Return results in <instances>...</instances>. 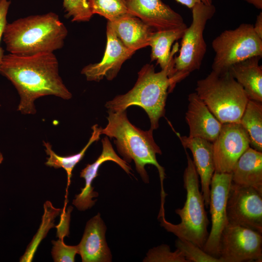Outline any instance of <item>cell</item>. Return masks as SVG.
Here are the masks:
<instances>
[{
    "label": "cell",
    "instance_id": "obj_3",
    "mask_svg": "<svg viewBox=\"0 0 262 262\" xmlns=\"http://www.w3.org/2000/svg\"><path fill=\"white\" fill-rule=\"evenodd\" d=\"M108 123L102 129L101 134L114 139V143L120 155L126 162L133 161L136 170L145 183L149 182V178L145 167L152 164L157 168L161 185V203L164 204L166 196L163 182L164 169L157 161L156 154L162 151L155 143L153 131H143L132 124L128 118L126 110L113 112L108 110Z\"/></svg>",
    "mask_w": 262,
    "mask_h": 262
},
{
    "label": "cell",
    "instance_id": "obj_28",
    "mask_svg": "<svg viewBox=\"0 0 262 262\" xmlns=\"http://www.w3.org/2000/svg\"><path fill=\"white\" fill-rule=\"evenodd\" d=\"M144 261L188 262L179 250L171 252L169 246L164 244L150 249Z\"/></svg>",
    "mask_w": 262,
    "mask_h": 262
},
{
    "label": "cell",
    "instance_id": "obj_2",
    "mask_svg": "<svg viewBox=\"0 0 262 262\" xmlns=\"http://www.w3.org/2000/svg\"><path fill=\"white\" fill-rule=\"evenodd\" d=\"M67 34V29L58 15L49 12L7 23L2 37L10 53L30 56L61 49Z\"/></svg>",
    "mask_w": 262,
    "mask_h": 262
},
{
    "label": "cell",
    "instance_id": "obj_25",
    "mask_svg": "<svg viewBox=\"0 0 262 262\" xmlns=\"http://www.w3.org/2000/svg\"><path fill=\"white\" fill-rule=\"evenodd\" d=\"M93 14H98L108 21L115 22L132 16L129 12L125 0H89Z\"/></svg>",
    "mask_w": 262,
    "mask_h": 262
},
{
    "label": "cell",
    "instance_id": "obj_36",
    "mask_svg": "<svg viewBox=\"0 0 262 262\" xmlns=\"http://www.w3.org/2000/svg\"></svg>",
    "mask_w": 262,
    "mask_h": 262
},
{
    "label": "cell",
    "instance_id": "obj_15",
    "mask_svg": "<svg viewBox=\"0 0 262 262\" xmlns=\"http://www.w3.org/2000/svg\"><path fill=\"white\" fill-rule=\"evenodd\" d=\"M102 150L100 156L92 164H88L80 173V177L85 180L84 187L81 188V193L75 196L72 204L79 210L84 211L92 207L96 200H92L98 196V193L93 191L92 183L98 176V170L100 165L108 161H113L119 165L127 174H132V169L127 162L121 159L115 151L112 145L107 137L101 140Z\"/></svg>",
    "mask_w": 262,
    "mask_h": 262
},
{
    "label": "cell",
    "instance_id": "obj_20",
    "mask_svg": "<svg viewBox=\"0 0 262 262\" xmlns=\"http://www.w3.org/2000/svg\"><path fill=\"white\" fill-rule=\"evenodd\" d=\"M231 174L232 183L262 193V152L249 147L238 159Z\"/></svg>",
    "mask_w": 262,
    "mask_h": 262
},
{
    "label": "cell",
    "instance_id": "obj_32",
    "mask_svg": "<svg viewBox=\"0 0 262 262\" xmlns=\"http://www.w3.org/2000/svg\"><path fill=\"white\" fill-rule=\"evenodd\" d=\"M178 3L191 9L196 3L213 4V0H175Z\"/></svg>",
    "mask_w": 262,
    "mask_h": 262
},
{
    "label": "cell",
    "instance_id": "obj_4",
    "mask_svg": "<svg viewBox=\"0 0 262 262\" xmlns=\"http://www.w3.org/2000/svg\"><path fill=\"white\" fill-rule=\"evenodd\" d=\"M170 72L161 69L156 72L153 65L147 64L138 73L134 86L126 94L118 95L107 101L105 106L108 110L118 112L126 110L136 105L147 114L152 130L159 127L160 119L164 116L168 93H170Z\"/></svg>",
    "mask_w": 262,
    "mask_h": 262
},
{
    "label": "cell",
    "instance_id": "obj_26",
    "mask_svg": "<svg viewBox=\"0 0 262 262\" xmlns=\"http://www.w3.org/2000/svg\"><path fill=\"white\" fill-rule=\"evenodd\" d=\"M175 246L188 262H221L218 258L205 252L203 249L185 239L178 238Z\"/></svg>",
    "mask_w": 262,
    "mask_h": 262
},
{
    "label": "cell",
    "instance_id": "obj_19",
    "mask_svg": "<svg viewBox=\"0 0 262 262\" xmlns=\"http://www.w3.org/2000/svg\"><path fill=\"white\" fill-rule=\"evenodd\" d=\"M109 22L122 44L134 52L148 46L151 36L155 31L139 18L133 16L115 22Z\"/></svg>",
    "mask_w": 262,
    "mask_h": 262
},
{
    "label": "cell",
    "instance_id": "obj_9",
    "mask_svg": "<svg viewBox=\"0 0 262 262\" xmlns=\"http://www.w3.org/2000/svg\"><path fill=\"white\" fill-rule=\"evenodd\" d=\"M262 234L228 223L221 234L218 258L221 262H262Z\"/></svg>",
    "mask_w": 262,
    "mask_h": 262
},
{
    "label": "cell",
    "instance_id": "obj_6",
    "mask_svg": "<svg viewBox=\"0 0 262 262\" xmlns=\"http://www.w3.org/2000/svg\"><path fill=\"white\" fill-rule=\"evenodd\" d=\"M196 93L222 124L239 123L249 100L242 87L229 71H212L198 80Z\"/></svg>",
    "mask_w": 262,
    "mask_h": 262
},
{
    "label": "cell",
    "instance_id": "obj_8",
    "mask_svg": "<svg viewBox=\"0 0 262 262\" xmlns=\"http://www.w3.org/2000/svg\"><path fill=\"white\" fill-rule=\"evenodd\" d=\"M212 46L215 52L212 70L217 72L229 71L233 65L248 58L262 57V38L251 24L225 30L213 40Z\"/></svg>",
    "mask_w": 262,
    "mask_h": 262
},
{
    "label": "cell",
    "instance_id": "obj_24",
    "mask_svg": "<svg viewBox=\"0 0 262 262\" xmlns=\"http://www.w3.org/2000/svg\"><path fill=\"white\" fill-rule=\"evenodd\" d=\"M239 123L248 135L250 147L262 152V102L249 99Z\"/></svg>",
    "mask_w": 262,
    "mask_h": 262
},
{
    "label": "cell",
    "instance_id": "obj_35",
    "mask_svg": "<svg viewBox=\"0 0 262 262\" xmlns=\"http://www.w3.org/2000/svg\"><path fill=\"white\" fill-rule=\"evenodd\" d=\"M3 160V157L2 153L0 152V164L2 163Z\"/></svg>",
    "mask_w": 262,
    "mask_h": 262
},
{
    "label": "cell",
    "instance_id": "obj_31",
    "mask_svg": "<svg viewBox=\"0 0 262 262\" xmlns=\"http://www.w3.org/2000/svg\"><path fill=\"white\" fill-rule=\"evenodd\" d=\"M72 210V207H69L66 212L63 211L60 222L56 227L57 229V236L59 239L63 240L65 236H68L70 215Z\"/></svg>",
    "mask_w": 262,
    "mask_h": 262
},
{
    "label": "cell",
    "instance_id": "obj_14",
    "mask_svg": "<svg viewBox=\"0 0 262 262\" xmlns=\"http://www.w3.org/2000/svg\"><path fill=\"white\" fill-rule=\"evenodd\" d=\"M130 13L155 31L186 28L182 16L162 0H125Z\"/></svg>",
    "mask_w": 262,
    "mask_h": 262
},
{
    "label": "cell",
    "instance_id": "obj_22",
    "mask_svg": "<svg viewBox=\"0 0 262 262\" xmlns=\"http://www.w3.org/2000/svg\"><path fill=\"white\" fill-rule=\"evenodd\" d=\"M186 29L155 31L151 36L149 44L151 61H156L161 69L169 70V78L173 72L174 56L179 50V45L176 43L172 50L171 47L175 41L181 38Z\"/></svg>",
    "mask_w": 262,
    "mask_h": 262
},
{
    "label": "cell",
    "instance_id": "obj_1",
    "mask_svg": "<svg viewBox=\"0 0 262 262\" xmlns=\"http://www.w3.org/2000/svg\"><path fill=\"white\" fill-rule=\"evenodd\" d=\"M0 73L16 89L20 97L17 111L24 115L36 113L34 101L40 97L52 95L68 100L72 97L59 75L58 61L53 52L4 55Z\"/></svg>",
    "mask_w": 262,
    "mask_h": 262
},
{
    "label": "cell",
    "instance_id": "obj_34",
    "mask_svg": "<svg viewBox=\"0 0 262 262\" xmlns=\"http://www.w3.org/2000/svg\"><path fill=\"white\" fill-rule=\"evenodd\" d=\"M259 10L262 9V0H243Z\"/></svg>",
    "mask_w": 262,
    "mask_h": 262
},
{
    "label": "cell",
    "instance_id": "obj_33",
    "mask_svg": "<svg viewBox=\"0 0 262 262\" xmlns=\"http://www.w3.org/2000/svg\"><path fill=\"white\" fill-rule=\"evenodd\" d=\"M253 29L255 33L262 38V12H261L257 15L255 24L253 25Z\"/></svg>",
    "mask_w": 262,
    "mask_h": 262
},
{
    "label": "cell",
    "instance_id": "obj_23",
    "mask_svg": "<svg viewBox=\"0 0 262 262\" xmlns=\"http://www.w3.org/2000/svg\"><path fill=\"white\" fill-rule=\"evenodd\" d=\"M102 129L101 127H98V124L93 125L92 127L91 136L85 146L79 153L67 156H61L57 155L52 150L50 143L44 141L43 145L46 147L45 151L49 156L47 158L45 164L55 168H64L67 174V186H68L74 168L82 160L90 146L99 139Z\"/></svg>",
    "mask_w": 262,
    "mask_h": 262
},
{
    "label": "cell",
    "instance_id": "obj_18",
    "mask_svg": "<svg viewBox=\"0 0 262 262\" xmlns=\"http://www.w3.org/2000/svg\"><path fill=\"white\" fill-rule=\"evenodd\" d=\"M106 226L100 213L87 223L82 238L79 245L78 254L83 262H108L112 254L105 239Z\"/></svg>",
    "mask_w": 262,
    "mask_h": 262
},
{
    "label": "cell",
    "instance_id": "obj_29",
    "mask_svg": "<svg viewBox=\"0 0 262 262\" xmlns=\"http://www.w3.org/2000/svg\"><path fill=\"white\" fill-rule=\"evenodd\" d=\"M53 247L51 254L54 262H74L75 256L78 254L77 246H68L66 245L63 240L52 241Z\"/></svg>",
    "mask_w": 262,
    "mask_h": 262
},
{
    "label": "cell",
    "instance_id": "obj_10",
    "mask_svg": "<svg viewBox=\"0 0 262 262\" xmlns=\"http://www.w3.org/2000/svg\"><path fill=\"white\" fill-rule=\"evenodd\" d=\"M228 223L262 233V193L231 181L226 205Z\"/></svg>",
    "mask_w": 262,
    "mask_h": 262
},
{
    "label": "cell",
    "instance_id": "obj_16",
    "mask_svg": "<svg viewBox=\"0 0 262 262\" xmlns=\"http://www.w3.org/2000/svg\"><path fill=\"white\" fill-rule=\"evenodd\" d=\"M185 149H190L193 162L200 177L201 193L206 208L209 206L210 185L215 172L213 142L199 137L180 136L176 133Z\"/></svg>",
    "mask_w": 262,
    "mask_h": 262
},
{
    "label": "cell",
    "instance_id": "obj_7",
    "mask_svg": "<svg viewBox=\"0 0 262 262\" xmlns=\"http://www.w3.org/2000/svg\"><path fill=\"white\" fill-rule=\"evenodd\" d=\"M191 9V24L186 28L181 37L179 55L173 58L170 92L177 83L200 68L206 53L204 31L208 21L215 13V7L213 4L196 3Z\"/></svg>",
    "mask_w": 262,
    "mask_h": 262
},
{
    "label": "cell",
    "instance_id": "obj_13",
    "mask_svg": "<svg viewBox=\"0 0 262 262\" xmlns=\"http://www.w3.org/2000/svg\"><path fill=\"white\" fill-rule=\"evenodd\" d=\"M106 36V46L102 60L99 63L86 66L81 71V74L88 81L99 82L104 78L108 81L113 80L116 77L123 64L135 53L122 44L109 21L107 24Z\"/></svg>",
    "mask_w": 262,
    "mask_h": 262
},
{
    "label": "cell",
    "instance_id": "obj_12",
    "mask_svg": "<svg viewBox=\"0 0 262 262\" xmlns=\"http://www.w3.org/2000/svg\"><path fill=\"white\" fill-rule=\"evenodd\" d=\"M213 144L214 172L230 173L238 159L250 147V140L240 123H225Z\"/></svg>",
    "mask_w": 262,
    "mask_h": 262
},
{
    "label": "cell",
    "instance_id": "obj_5",
    "mask_svg": "<svg viewBox=\"0 0 262 262\" xmlns=\"http://www.w3.org/2000/svg\"><path fill=\"white\" fill-rule=\"evenodd\" d=\"M185 150L187 166L183 174V182L186 198L183 207L175 210L181 221L175 225L162 216L160 217L161 225L178 238L189 241L203 249L209 235V221L203 195L199 190V176L192 159Z\"/></svg>",
    "mask_w": 262,
    "mask_h": 262
},
{
    "label": "cell",
    "instance_id": "obj_11",
    "mask_svg": "<svg viewBox=\"0 0 262 262\" xmlns=\"http://www.w3.org/2000/svg\"><path fill=\"white\" fill-rule=\"evenodd\" d=\"M231 174L214 172L210 185V211L212 227L203 250L208 254L218 258L220 241L222 231L228 224L226 205Z\"/></svg>",
    "mask_w": 262,
    "mask_h": 262
},
{
    "label": "cell",
    "instance_id": "obj_21",
    "mask_svg": "<svg viewBox=\"0 0 262 262\" xmlns=\"http://www.w3.org/2000/svg\"><path fill=\"white\" fill-rule=\"evenodd\" d=\"M261 57H253L232 66L229 71L242 87L249 99L262 102Z\"/></svg>",
    "mask_w": 262,
    "mask_h": 262
},
{
    "label": "cell",
    "instance_id": "obj_27",
    "mask_svg": "<svg viewBox=\"0 0 262 262\" xmlns=\"http://www.w3.org/2000/svg\"><path fill=\"white\" fill-rule=\"evenodd\" d=\"M66 16L73 22L89 21L93 16L89 0H63Z\"/></svg>",
    "mask_w": 262,
    "mask_h": 262
},
{
    "label": "cell",
    "instance_id": "obj_17",
    "mask_svg": "<svg viewBox=\"0 0 262 262\" xmlns=\"http://www.w3.org/2000/svg\"><path fill=\"white\" fill-rule=\"evenodd\" d=\"M188 100L185 119L189 129L188 136L199 137L213 142L220 132L222 123L213 115L196 92L188 95Z\"/></svg>",
    "mask_w": 262,
    "mask_h": 262
},
{
    "label": "cell",
    "instance_id": "obj_30",
    "mask_svg": "<svg viewBox=\"0 0 262 262\" xmlns=\"http://www.w3.org/2000/svg\"><path fill=\"white\" fill-rule=\"evenodd\" d=\"M10 4V0H0V43L7 23V16ZM4 55V50L0 46V65Z\"/></svg>",
    "mask_w": 262,
    "mask_h": 262
}]
</instances>
